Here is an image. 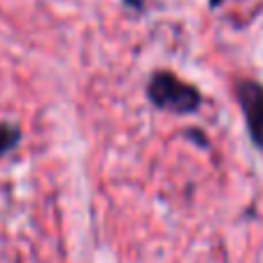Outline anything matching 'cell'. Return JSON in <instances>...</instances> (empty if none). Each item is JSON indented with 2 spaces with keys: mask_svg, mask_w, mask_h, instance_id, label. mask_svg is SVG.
I'll return each mask as SVG.
<instances>
[{
  "mask_svg": "<svg viewBox=\"0 0 263 263\" xmlns=\"http://www.w3.org/2000/svg\"><path fill=\"white\" fill-rule=\"evenodd\" d=\"M223 3H226V0H208V5L212 7V10H219V7H221Z\"/></svg>",
  "mask_w": 263,
  "mask_h": 263,
  "instance_id": "6",
  "label": "cell"
},
{
  "mask_svg": "<svg viewBox=\"0 0 263 263\" xmlns=\"http://www.w3.org/2000/svg\"><path fill=\"white\" fill-rule=\"evenodd\" d=\"M235 98L242 109L249 142L263 154V84L258 80L242 77L235 82Z\"/></svg>",
  "mask_w": 263,
  "mask_h": 263,
  "instance_id": "2",
  "label": "cell"
},
{
  "mask_svg": "<svg viewBox=\"0 0 263 263\" xmlns=\"http://www.w3.org/2000/svg\"><path fill=\"white\" fill-rule=\"evenodd\" d=\"M184 138L189 140V142H194L196 147H200V149H208L210 147L208 135H205L200 128H186V130H184Z\"/></svg>",
  "mask_w": 263,
  "mask_h": 263,
  "instance_id": "4",
  "label": "cell"
},
{
  "mask_svg": "<svg viewBox=\"0 0 263 263\" xmlns=\"http://www.w3.org/2000/svg\"><path fill=\"white\" fill-rule=\"evenodd\" d=\"M124 5L126 7H130V10H142V7H144V0H124Z\"/></svg>",
  "mask_w": 263,
  "mask_h": 263,
  "instance_id": "5",
  "label": "cell"
},
{
  "mask_svg": "<svg viewBox=\"0 0 263 263\" xmlns=\"http://www.w3.org/2000/svg\"><path fill=\"white\" fill-rule=\"evenodd\" d=\"M21 128L16 124H10V121H0V159L5 154H10L12 149L21 142Z\"/></svg>",
  "mask_w": 263,
  "mask_h": 263,
  "instance_id": "3",
  "label": "cell"
},
{
  "mask_svg": "<svg viewBox=\"0 0 263 263\" xmlns=\"http://www.w3.org/2000/svg\"><path fill=\"white\" fill-rule=\"evenodd\" d=\"M144 96L152 107L177 117L196 115L203 107V93L198 91V86L179 80L170 70H156L149 74Z\"/></svg>",
  "mask_w": 263,
  "mask_h": 263,
  "instance_id": "1",
  "label": "cell"
}]
</instances>
